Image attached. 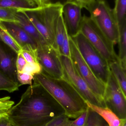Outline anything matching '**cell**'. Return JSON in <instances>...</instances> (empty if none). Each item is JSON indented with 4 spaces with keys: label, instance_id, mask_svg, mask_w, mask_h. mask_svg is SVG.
Listing matches in <instances>:
<instances>
[{
    "label": "cell",
    "instance_id": "obj_1",
    "mask_svg": "<svg viewBox=\"0 0 126 126\" xmlns=\"http://www.w3.org/2000/svg\"><path fill=\"white\" fill-rule=\"evenodd\" d=\"M33 81L9 111L8 118L16 126H45L55 117L64 113L55 100Z\"/></svg>",
    "mask_w": 126,
    "mask_h": 126
},
{
    "label": "cell",
    "instance_id": "obj_2",
    "mask_svg": "<svg viewBox=\"0 0 126 126\" xmlns=\"http://www.w3.org/2000/svg\"><path fill=\"white\" fill-rule=\"evenodd\" d=\"M33 81L55 100L69 118L75 119L88 109L86 101L64 78H54L42 71L34 76Z\"/></svg>",
    "mask_w": 126,
    "mask_h": 126
},
{
    "label": "cell",
    "instance_id": "obj_3",
    "mask_svg": "<svg viewBox=\"0 0 126 126\" xmlns=\"http://www.w3.org/2000/svg\"><path fill=\"white\" fill-rule=\"evenodd\" d=\"M63 6L60 2L56 1L37 8L22 10L47 43L54 48L57 23L62 13Z\"/></svg>",
    "mask_w": 126,
    "mask_h": 126
},
{
    "label": "cell",
    "instance_id": "obj_4",
    "mask_svg": "<svg viewBox=\"0 0 126 126\" xmlns=\"http://www.w3.org/2000/svg\"><path fill=\"white\" fill-rule=\"evenodd\" d=\"M94 21L107 38L114 44L118 43V25L112 9L105 0H95L86 8Z\"/></svg>",
    "mask_w": 126,
    "mask_h": 126
},
{
    "label": "cell",
    "instance_id": "obj_5",
    "mask_svg": "<svg viewBox=\"0 0 126 126\" xmlns=\"http://www.w3.org/2000/svg\"><path fill=\"white\" fill-rule=\"evenodd\" d=\"M71 37L86 63L96 76L106 84L110 73L108 62L80 32Z\"/></svg>",
    "mask_w": 126,
    "mask_h": 126
},
{
    "label": "cell",
    "instance_id": "obj_6",
    "mask_svg": "<svg viewBox=\"0 0 126 126\" xmlns=\"http://www.w3.org/2000/svg\"><path fill=\"white\" fill-rule=\"evenodd\" d=\"M80 32L108 63L118 58L114 48V44L107 38L90 17L83 16Z\"/></svg>",
    "mask_w": 126,
    "mask_h": 126
},
{
    "label": "cell",
    "instance_id": "obj_7",
    "mask_svg": "<svg viewBox=\"0 0 126 126\" xmlns=\"http://www.w3.org/2000/svg\"><path fill=\"white\" fill-rule=\"evenodd\" d=\"M64 78L86 101L99 106H106L104 101L95 95L77 71L70 57L60 55Z\"/></svg>",
    "mask_w": 126,
    "mask_h": 126
},
{
    "label": "cell",
    "instance_id": "obj_8",
    "mask_svg": "<svg viewBox=\"0 0 126 126\" xmlns=\"http://www.w3.org/2000/svg\"><path fill=\"white\" fill-rule=\"evenodd\" d=\"M69 42L70 58L77 71L86 81L91 90L104 101V97L106 84L96 76L86 63L81 55L74 42L70 36Z\"/></svg>",
    "mask_w": 126,
    "mask_h": 126
},
{
    "label": "cell",
    "instance_id": "obj_9",
    "mask_svg": "<svg viewBox=\"0 0 126 126\" xmlns=\"http://www.w3.org/2000/svg\"><path fill=\"white\" fill-rule=\"evenodd\" d=\"M37 55L43 72L54 78H64L60 55L57 49L48 44L44 45L38 47Z\"/></svg>",
    "mask_w": 126,
    "mask_h": 126
},
{
    "label": "cell",
    "instance_id": "obj_10",
    "mask_svg": "<svg viewBox=\"0 0 126 126\" xmlns=\"http://www.w3.org/2000/svg\"><path fill=\"white\" fill-rule=\"evenodd\" d=\"M104 101L106 106L114 112L119 118L126 119V96L110 70L106 84Z\"/></svg>",
    "mask_w": 126,
    "mask_h": 126
},
{
    "label": "cell",
    "instance_id": "obj_11",
    "mask_svg": "<svg viewBox=\"0 0 126 126\" xmlns=\"http://www.w3.org/2000/svg\"><path fill=\"white\" fill-rule=\"evenodd\" d=\"M63 4L62 15L69 35L73 37L80 32L83 16L82 8L72 3L64 2Z\"/></svg>",
    "mask_w": 126,
    "mask_h": 126
},
{
    "label": "cell",
    "instance_id": "obj_12",
    "mask_svg": "<svg viewBox=\"0 0 126 126\" xmlns=\"http://www.w3.org/2000/svg\"><path fill=\"white\" fill-rule=\"evenodd\" d=\"M0 22L11 34L21 48L28 46L37 48L35 41L18 23L1 21Z\"/></svg>",
    "mask_w": 126,
    "mask_h": 126
},
{
    "label": "cell",
    "instance_id": "obj_13",
    "mask_svg": "<svg viewBox=\"0 0 126 126\" xmlns=\"http://www.w3.org/2000/svg\"><path fill=\"white\" fill-rule=\"evenodd\" d=\"M16 17L18 20L17 23L35 41L37 48L48 44L23 10H18L16 13Z\"/></svg>",
    "mask_w": 126,
    "mask_h": 126
},
{
    "label": "cell",
    "instance_id": "obj_14",
    "mask_svg": "<svg viewBox=\"0 0 126 126\" xmlns=\"http://www.w3.org/2000/svg\"><path fill=\"white\" fill-rule=\"evenodd\" d=\"M16 59L7 51L0 43V70L10 79L18 83L16 66Z\"/></svg>",
    "mask_w": 126,
    "mask_h": 126
},
{
    "label": "cell",
    "instance_id": "obj_15",
    "mask_svg": "<svg viewBox=\"0 0 126 126\" xmlns=\"http://www.w3.org/2000/svg\"><path fill=\"white\" fill-rule=\"evenodd\" d=\"M89 108L100 116L108 126H119L124 119H121L108 107L99 106L86 102Z\"/></svg>",
    "mask_w": 126,
    "mask_h": 126
},
{
    "label": "cell",
    "instance_id": "obj_16",
    "mask_svg": "<svg viewBox=\"0 0 126 126\" xmlns=\"http://www.w3.org/2000/svg\"><path fill=\"white\" fill-rule=\"evenodd\" d=\"M109 69L124 95L126 96V69L119 62L118 58L108 63Z\"/></svg>",
    "mask_w": 126,
    "mask_h": 126
},
{
    "label": "cell",
    "instance_id": "obj_17",
    "mask_svg": "<svg viewBox=\"0 0 126 126\" xmlns=\"http://www.w3.org/2000/svg\"><path fill=\"white\" fill-rule=\"evenodd\" d=\"M40 6L39 4L33 0H0V7L24 10L37 8Z\"/></svg>",
    "mask_w": 126,
    "mask_h": 126
},
{
    "label": "cell",
    "instance_id": "obj_18",
    "mask_svg": "<svg viewBox=\"0 0 126 126\" xmlns=\"http://www.w3.org/2000/svg\"><path fill=\"white\" fill-rule=\"evenodd\" d=\"M0 40L17 54L21 52L22 49L21 47L0 22Z\"/></svg>",
    "mask_w": 126,
    "mask_h": 126
},
{
    "label": "cell",
    "instance_id": "obj_19",
    "mask_svg": "<svg viewBox=\"0 0 126 126\" xmlns=\"http://www.w3.org/2000/svg\"><path fill=\"white\" fill-rule=\"evenodd\" d=\"M112 10L120 30L126 24V0H115Z\"/></svg>",
    "mask_w": 126,
    "mask_h": 126
},
{
    "label": "cell",
    "instance_id": "obj_20",
    "mask_svg": "<svg viewBox=\"0 0 126 126\" xmlns=\"http://www.w3.org/2000/svg\"><path fill=\"white\" fill-rule=\"evenodd\" d=\"M117 43L119 46L118 58L121 65L126 69V24L119 30Z\"/></svg>",
    "mask_w": 126,
    "mask_h": 126
},
{
    "label": "cell",
    "instance_id": "obj_21",
    "mask_svg": "<svg viewBox=\"0 0 126 126\" xmlns=\"http://www.w3.org/2000/svg\"><path fill=\"white\" fill-rule=\"evenodd\" d=\"M67 32V30L64 21L62 13L59 16L58 20L55 37L54 48L58 51H59L61 47L65 35Z\"/></svg>",
    "mask_w": 126,
    "mask_h": 126
},
{
    "label": "cell",
    "instance_id": "obj_22",
    "mask_svg": "<svg viewBox=\"0 0 126 126\" xmlns=\"http://www.w3.org/2000/svg\"><path fill=\"white\" fill-rule=\"evenodd\" d=\"M37 49L31 46L27 47L22 48L21 53L28 64L42 69L38 60Z\"/></svg>",
    "mask_w": 126,
    "mask_h": 126
},
{
    "label": "cell",
    "instance_id": "obj_23",
    "mask_svg": "<svg viewBox=\"0 0 126 126\" xmlns=\"http://www.w3.org/2000/svg\"><path fill=\"white\" fill-rule=\"evenodd\" d=\"M19 87L17 82L10 79L0 70V91L4 90L12 93L18 90Z\"/></svg>",
    "mask_w": 126,
    "mask_h": 126
},
{
    "label": "cell",
    "instance_id": "obj_24",
    "mask_svg": "<svg viewBox=\"0 0 126 126\" xmlns=\"http://www.w3.org/2000/svg\"><path fill=\"white\" fill-rule=\"evenodd\" d=\"M18 10L9 7H0V21L18 23L16 13Z\"/></svg>",
    "mask_w": 126,
    "mask_h": 126
},
{
    "label": "cell",
    "instance_id": "obj_25",
    "mask_svg": "<svg viewBox=\"0 0 126 126\" xmlns=\"http://www.w3.org/2000/svg\"><path fill=\"white\" fill-rule=\"evenodd\" d=\"M84 126H108L104 120L89 107L87 120Z\"/></svg>",
    "mask_w": 126,
    "mask_h": 126
},
{
    "label": "cell",
    "instance_id": "obj_26",
    "mask_svg": "<svg viewBox=\"0 0 126 126\" xmlns=\"http://www.w3.org/2000/svg\"><path fill=\"white\" fill-rule=\"evenodd\" d=\"M65 113L56 116L45 126H70L72 121Z\"/></svg>",
    "mask_w": 126,
    "mask_h": 126
},
{
    "label": "cell",
    "instance_id": "obj_27",
    "mask_svg": "<svg viewBox=\"0 0 126 126\" xmlns=\"http://www.w3.org/2000/svg\"><path fill=\"white\" fill-rule=\"evenodd\" d=\"M14 101L9 96L0 98V117L8 116V113L11 108L14 106Z\"/></svg>",
    "mask_w": 126,
    "mask_h": 126
},
{
    "label": "cell",
    "instance_id": "obj_28",
    "mask_svg": "<svg viewBox=\"0 0 126 126\" xmlns=\"http://www.w3.org/2000/svg\"><path fill=\"white\" fill-rule=\"evenodd\" d=\"M17 78L20 86L26 84L32 85L34 80V76L23 72L17 73Z\"/></svg>",
    "mask_w": 126,
    "mask_h": 126
},
{
    "label": "cell",
    "instance_id": "obj_29",
    "mask_svg": "<svg viewBox=\"0 0 126 126\" xmlns=\"http://www.w3.org/2000/svg\"><path fill=\"white\" fill-rule=\"evenodd\" d=\"M89 112V107L86 111L82 112L75 120L72 121L70 126H84L87 120Z\"/></svg>",
    "mask_w": 126,
    "mask_h": 126
},
{
    "label": "cell",
    "instance_id": "obj_30",
    "mask_svg": "<svg viewBox=\"0 0 126 126\" xmlns=\"http://www.w3.org/2000/svg\"><path fill=\"white\" fill-rule=\"evenodd\" d=\"M17 55L16 61V70L17 73L21 72H23L27 63L21 52L18 54Z\"/></svg>",
    "mask_w": 126,
    "mask_h": 126
},
{
    "label": "cell",
    "instance_id": "obj_31",
    "mask_svg": "<svg viewBox=\"0 0 126 126\" xmlns=\"http://www.w3.org/2000/svg\"><path fill=\"white\" fill-rule=\"evenodd\" d=\"M95 1V0H66L65 2L74 4L81 7L82 9L84 8L86 9Z\"/></svg>",
    "mask_w": 126,
    "mask_h": 126
},
{
    "label": "cell",
    "instance_id": "obj_32",
    "mask_svg": "<svg viewBox=\"0 0 126 126\" xmlns=\"http://www.w3.org/2000/svg\"><path fill=\"white\" fill-rule=\"evenodd\" d=\"M0 126H16L10 120L8 116L0 117Z\"/></svg>",
    "mask_w": 126,
    "mask_h": 126
},
{
    "label": "cell",
    "instance_id": "obj_33",
    "mask_svg": "<svg viewBox=\"0 0 126 126\" xmlns=\"http://www.w3.org/2000/svg\"><path fill=\"white\" fill-rule=\"evenodd\" d=\"M40 1L41 6L53 3V0H40Z\"/></svg>",
    "mask_w": 126,
    "mask_h": 126
},
{
    "label": "cell",
    "instance_id": "obj_34",
    "mask_svg": "<svg viewBox=\"0 0 126 126\" xmlns=\"http://www.w3.org/2000/svg\"><path fill=\"white\" fill-rule=\"evenodd\" d=\"M119 126H126V119H124Z\"/></svg>",
    "mask_w": 126,
    "mask_h": 126
},
{
    "label": "cell",
    "instance_id": "obj_35",
    "mask_svg": "<svg viewBox=\"0 0 126 126\" xmlns=\"http://www.w3.org/2000/svg\"><path fill=\"white\" fill-rule=\"evenodd\" d=\"M34 0L35 1H36V2H37V3H38V4H39L41 6V5L40 2V0Z\"/></svg>",
    "mask_w": 126,
    "mask_h": 126
}]
</instances>
